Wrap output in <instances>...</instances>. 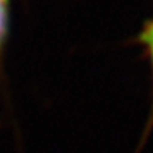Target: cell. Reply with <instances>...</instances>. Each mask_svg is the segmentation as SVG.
Instances as JSON below:
<instances>
[{"label": "cell", "instance_id": "1", "mask_svg": "<svg viewBox=\"0 0 153 153\" xmlns=\"http://www.w3.org/2000/svg\"><path fill=\"white\" fill-rule=\"evenodd\" d=\"M137 43L140 44V47L143 48V53L148 58L149 67L152 71V79H153V17L149 19L148 22L143 24L140 33L137 36ZM153 126V98H152V108H150V116H149V125L146 126V129H150Z\"/></svg>", "mask_w": 153, "mask_h": 153}, {"label": "cell", "instance_id": "2", "mask_svg": "<svg viewBox=\"0 0 153 153\" xmlns=\"http://www.w3.org/2000/svg\"><path fill=\"white\" fill-rule=\"evenodd\" d=\"M10 30V3L9 0H0V57L6 47Z\"/></svg>", "mask_w": 153, "mask_h": 153}]
</instances>
